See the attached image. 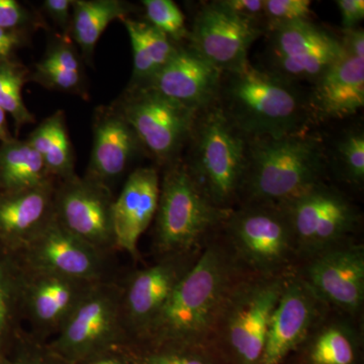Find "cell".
I'll use <instances>...</instances> for the list:
<instances>
[{"label":"cell","instance_id":"74e56055","mask_svg":"<svg viewBox=\"0 0 364 364\" xmlns=\"http://www.w3.org/2000/svg\"><path fill=\"white\" fill-rule=\"evenodd\" d=\"M223 6L265 35L264 0H221Z\"/></svg>","mask_w":364,"mask_h":364},{"label":"cell","instance_id":"7402d4cb","mask_svg":"<svg viewBox=\"0 0 364 364\" xmlns=\"http://www.w3.org/2000/svg\"><path fill=\"white\" fill-rule=\"evenodd\" d=\"M361 323L330 310L284 364H363Z\"/></svg>","mask_w":364,"mask_h":364},{"label":"cell","instance_id":"9c48e42d","mask_svg":"<svg viewBox=\"0 0 364 364\" xmlns=\"http://www.w3.org/2000/svg\"><path fill=\"white\" fill-rule=\"evenodd\" d=\"M114 104L159 166L181 159L198 112L148 87H127Z\"/></svg>","mask_w":364,"mask_h":364},{"label":"cell","instance_id":"4316f807","mask_svg":"<svg viewBox=\"0 0 364 364\" xmlns=\"http://www.w3.org/2000/svg\"><path fill=\"white\" fill-rule=\"evenodd\" d=\"M122 21L133 50V72L128 88L142 87L168 63L179 45L146 20H135L130 16Z\"/></svg>","mask_w":364,"mask_h":364},{"label":"cell","instance_id":"8992f818","mask_svg":"<svg viewBox=\"0 0 364 364\" xmlns=\"http://www.w3.org/2000/svg\"><path fill=\"white\" fill-rule=\"evenodd\" d=\"M289 275L247 274L233 287L208 341L225 364H262L270 320Z\"/></svg>","mask_w":364,"mask_h":364},{"label":"cell","instance_id":"9a60e30c","mask_svg":"<svg viewBox=\"0 0 364 364\" xmlns=\"http://www.w3.org/2000/svg\"><path fill=\"white\" fill-rule=\"evenodd\" d=\"M112 189L86 177L56 181L54 217L74 236L107 254L117 250Z\"/></svg>","mask_w":364,"mask_h":364},{"label":"cell","instance_id":"83f0119b","mask_svg":"<svg viewBox=\"0 0 364 364\" xmlns=\"http://www.w3.org/2000/svg\"><path fill=\"white\" fill-rule=\"evenodd\" d=\"M42 158L50 176L57 181L77 176L65 112L58 109L45 119L26 139Z\"/></svg>","mask_w":364,"mask_h":364},{"label":"cell","instance_id":"484cf974","mask_svg":"<svg viewBox=\"0 0 364 364\" xmlns=\"http://www.w3.org/2000/svg\"><path fill=\"white\" fill-rule=\"evenodd\" d=\"M134 6L123 0H73L68 37L85 63L92 65L95 46L112 21L130 18Z\"/></svg>","mask_w":364,"mask_h":364},{"label":"cell","instance_id":"7a4b0ae2","mask_svg":"<svg viewBox=\"0 0 364 364\" xmlns=\"http://www.w3.org/2000/svg\"><path fill=\"white\" fill-rule=\"evenodd\" d=\"M217 105L248 139L303 133L314 123L308 88L250 62L223 72Z\"/></svg>","mask_w":364,"mask_h":364},{"label":"cell","instance_id":"d4e9b609","mask_svg":"<svg viewBox=\"0 0 364 364\" xmlns=\"http://www.w3.org/2000/svg\"><path fill=\"white\" fill-rule=\"evenodd\" d=\"M85 61L68 36L51 38L44 56L30 70L28 82H35L49 90L88 97Z\"/></svg>","mask_w":364,"mask_h":364},{"label":"cell","instance_id":"277c9868","mask_svg":"<svg viewBox=\"0 0 364 364\" xmlns=\"http://www.w3.org/2000/svg\"><path fill=\"white\" fill-rule=\"evenodd\" d=\"M248 140L217 105L198 112L181 160L215 207L229 210L238 205Z\"/></svg>","mask_w":364,"mask_h":364},{"label":"cell","instance_id":"44dd1931","mask_svg":"<svg viewBox=\"0 0 364 364\" xmlns=\"http://www.w3.org/2000/svg\"><path fill=\"white\" fill-rule=\"evenodd\" d=\"M160 176L155 167H138L128 176L112 207L117 250L136 261L141 236L154 221L159 202Z\"/></svg>","mask_w":364,"mask_h":364},{"label":"cell","instance_id":"7bdbcfd3","mask_svg":"<svg viewBox=\"0 0 364 364\" xmlns=\"http://www.w3.org/2000/svg\"><path fill=\"white\" fill-rule=\"evenodd\" d=\"M346 54L364 60V31L363 28L342 30L340 37Z\"/></svg>","mask_w":364,"mask_h":364},{"label":"cell","instance_id":"cb8c5ba5","mask_svg":"<svg viewBox=\"0 0 364 364\" xmlns=\"http://www.w3.org/2000/svg\"><path fill=\"white\" fill-rule=\"evenodd\" d=\"M314 122L353 116L364 105V60L345 54L309 88Z\"/></svg>","mask_w":364,"mask_h":364},{"label":"cell","instance_id":"ee69618b","mask_svg":"<svg viewBox=\"0 0 364 364\" xmlns=\"http://www.w3.org/2000/svg\"><path fill=\"white\" fill-rule=\"evenodd\" d=\"M11 138L13 136H11L9 124H7L6 112L0 107V143L6 142Z\"/></svg>","mask_w":364,"mask_h":364},{"label":"cell","instance_id":"d6a6232c","mask_svg":"<svg viewBox=\"0 0 364 364\" xmlns=\"http://www.w3.org/2000/svg\"><path fill=\"white\" fill-rule=\"evenodd\" d=\"M334 161L342 179L353 188L364 183V132L360 127L349 129L335 144Z\"/></svg>","mask_w":364,"mask_h":364},{"label":"cell","instance_id":"4fadbf2b","mask_svg":"<svg viewBox=\"0 0 364 364\" xmlns=\"http://www.w3.org/2000/svg\"><path fill=\"white\" fill-rule=\"evenodd\" d=\"M200 250L156 258L151 267L122 277V312L131 346L145 340L177 284L195 264Z\"/></svg>","mask_w":364,"mask_h":364},{"label":"cell","instance_id":"1f68e13d","mask_svg":"<svg viewBox=\"0 0 364 364\" xmlns=\"http://www.w3.org/2000/svg\"><path fill=\"white\" fill-rule=\"evenodd\" d=\"M136 364H225L210 344L130 346Z\"/></svg>","mask_w":364,"mask_h":364},{"label":"cell","instance_id":"5b68a950","mask_svg":"<svg viewBox=\"0 0 364 364\" xmlns=\"http://www.w3.org/2000/svg\"><path fill=\"white\" fill-rule=\"evenodd\" d=\"M232 210L215 207L188 173L182 160L164 168L153 221L155 257L195 252L214 236Z\"/></svg>","mask_w":364,"mask_h":364},{"label":"cell","instance_id":"f1b7e54d","mask_svg":"<svg viewBox=\"0 0 364 364\" xmlns=\"http://www.w3.org/2000/svg\"><path fill=\"white\" fill-rule=\"evenodd\" d=\"M54 179L28 141L13 136L0 143V193L36 188Z\"/></svg>","mask_w":364,"mask_h":364},{"label":"cell","instance_id":"f546056e","mask_svg":"<svg viewBox=\"0 0 364 364\" xmlns=\"http://www.w3.org/2000/svg\"><path fill=\"white\" fill-rule=\"evenodd\" d=\"M21 318V267L14 254L0 248V350L6 341L20 338Z\"/></svg>","mask_w":364,"mask_h":364},{"label":"cell","instance_id":"3957f363","mask_svg":"<svg viewBox=\"0 0 364 364\" xmlns=\"http://www.w3.org/2000/svg\"><path fill=\"white\" fill-rule=\"evenodd\" d=\"M328 153L320 136L303 132L248 140L239 205H282L325 181Z\"/></svg>","mask_w":364,"mask_h":364},{"label":"cell","instance_id":"2e32d148","mask_svg":"<svg viewBox=\"0 0 364 364\" xmlns=\"http://www.w3.org/2000/svg\"><path fill=\"white\" fill-rule=\"evenodd\" d=\"M21 264V263H20ZM21 267V309L31 335L48 342L98 282Z\"/></svg>","mask_w":364,"mask_h":364},{"label":"cell","instance_id":"6da1fadb","mask_svg":"<svg viewBox=\"0 0 364 364\" xmlns=\"http://www.w3.org/2000/svg\"><path fill=\"white\" fill-rule=\"evenodd\" d=\"M247 274L219 230L205 242L195 264L177 284L145 340L138 345L208 344L227 296Z\"/></svg>","mask_w":364,"mask_h":364},{"label":"cell","instance_id":"b9f144b4","mask_svg":"<svg viewBox=\"0 0 364 364\" xmlns=\"http://www.w3.org/2000/svg\"><path fill=\"white\" fill-rule=\"evenodd\" d=\"M82 364H136V363L130 346H128L102 352Z\"/></svg>","mask_w":364,"mask_h":364},{"label":"cell","instance_id":"8fae6325","mask_svg":"<svg viewBox=\"0 0 364 364\" xmlns=\"http://www.w3.org/2000/svg\"><path fill=\"white\" fill-rule=\"evenodd\" d=\"M267 64L261 68L291 82L311 86L345 54L340 37L313 21L267 33Z\"/></svg>","mask_w":364,"mask_h":364},{"label":"cell","instance_id":"d6986e66","mask_svg":"<svg viewBox=\"0 0 364 364\" xmlns=\"http://www.w3.org/2000/svg\"><path fill=\"white\" fill-rule=\"evenodd\" d=\"M145 152L135 131L112 102L92 116V148L85 177L112 189L139 155Z\"/></svg>","mask_w":364,"mask_h":364},{"label":"cell","instance_id":"f6af8a7d","mask_svg":"<svg viewBox=\"0 0 364 364\" xmlns=\"http://www.w3.org/2000/svg\"><path fill=\"white\" fill-rule=\"evenodd\" d=\"M0 364H16L14 360L6 358L4 354L0 353Z\"/></svg>","mask_w":364,"mask_h":364},{"label":"cell","instance_id":"603a6c76","mask_svg":"<svg viewBox=\"0 0 364 364\" xmlns=\"http://www.w3.org/2000/svg\"><path fill=\"white\" fill-rule=\"evenodd\" d=\"M56 181L0 193V248L11 254L18 252L51 221Z\"/></svg>","mask_w":364,"mask_h":364},{"label":"cell","instance_id":"60d3db41","mask_svg":"<svg viewBox=\"0 0 364 364\" xmlns=\"http://www.w3.org/2000/svg\"><path fill=\"white\" fill-rule=\"evenodd\" d=\"M341 14L342 30L358 28L364 18L363 0H337Z\"/></svg>","mask_w":364,"mask_h":364},{"label":"cell","instance_id":"d590c367","mask_svg":"<svg viewBox=\"0 0 364 364\" xmlns=\"http://www.w3.org/2000/svg\"><path fill=\"white\" fill-rule=\"evenodd\" d=\"M47 23L40 11L16 1L0 0V28L32 35L39 28H47Z\"/></svg>","mask_w":364,"mask_h":364},{"label":"cell","instance_id":"5bb4252c","mask_svg":"<svg viewBox=\"0 0 364 364\" xmlns=\"http://www.w3.org/2000/svg\"><path fill=\"white\" fill-rule=\"evenodd\" d=\"M23 267L45 270L90 282L116 279L112 255L74 236L53 217L18 252Z\"/></svg>","mask_w":364,"mask_h":364},{"label":"cell","instance_id":"f35d334b","mask_svg":"<svg viewBox=\"0 0 364 364\" xmlns=\"http://www.w3.org/2000/svg\"><path fill=\"white\" fill-rule=\"evenodd\" d=\"M72 2L73 0H45L42 11L47 14L57 28L61 30L60 35L68 36L70 28Z\"/></svg>","mask_w":364,"mask_h":364},{"label":"cell","instance_id":"ffe728a7","mask_svg":"<svg viewBox=\"0 0 364 364\" xmlns=\"http://www.w3.org/2000/svg\"><path fill=\"white\" fill-rule=\"evenodd\" d=\"M223 72L188 44L176 54L146 86L163 97L200 112L217 105Z\"/></svg>","mask_w":364,"mask_h":364},{"label":"cell","instance_id":"e0dca14e","mask_svg":"<svg viewBox=\"0 0 364 364\" xmlns=\"http://www.w3.org/2000/svg\"><path fill=\"white\" fill-rule=\"evenodd\" d=\"M263 35L215 0L196 11L186 44L219 70L229 72L249 62L251 46Z\"/></svg>","mask_w":364,"mask_h":364},{"label":"cell","instance_id":"7c38bea8","mask_svg":"<svg viewBox=\"0 0 364 364\" xmlns=\"http://www.w3.org/2000/svg\"><path fill=\"white\" fill-rule=\"evenodd\" d=\"M298 273L333 311L360 318L364 304V246L348 239L299 261Z\"/></svg>","mask_w":364,"mask_h":364},{"label":"cell","instance_id":"52a82bcc","mask_svg":"<svg viewBox=\"0 0 364 364\" xmlns=\"http://www.w3.org/2000/svg\"><path fill=\"white\" fill-rule=\"evenodd\" d=\"M235 259L248 274L275 277L293 272L299 252L284 208L246 203L229 213L220 229Z\"/></svg>","mask_w":364,"mask_h":364},{"label":"cell","instance_id":"e575fe53","mask_svg":"<svg viewBox=\"0 0 364 364\" xmlns=\"http://www.w3.org/2000/svg\"><path fill=\"white\" fill-rule=\"evenodd\" d=\"M311 6L310 0H264L265 35L280 26L312 21Z\"/></svg>","mask_w":364,"mask_h":364},{"label":"cell","instance_id":"836d02e7","mask_svg":"<svg viewBox=\"0 0 364 364\" xmlns=\"http://www.w3.org/2000/svg\"><path fill=\"white\" fill-rule=\"evenodd\" d=\"M145 20L173 41L176 44H186L188 28L186 16L172 0H143Z\"/></svg>","mask_w":364,"mask_h":364},{"label":"cell","instance_id":"4dcf8cb0","mask_svg":"<svg viewBox=\"0 0 364 364\" xmlns=\"http://www.w3.org/2000/svg\"><path fill=\"white\" fill-rule=\"evenodd\" d=\"M28 75L30 69L18 59L0 63V107L13 117L16 134L26 124L36 121L21 95L23 85L28 82Z\"/></svg>","mask_w":364,"mask_h":364},{"label":"cell","instance_id":"ba28073f","mask_svg":"<svg viewBox=\"0 0 364 364\" xmlns=\"http://www.w3.org/2000/svg\"><path fill=\"white\" fill-rule=\"evenodd\" d=\"M48 346L69 364L131 346L122 312V279L98 282Z\"/></svg>","mask_w":364,"mask_h":364},{"label":"cell","instance_id":"8d00e7d4","mask_svg":"<svg viewBox=\"0 0 364 364\" xmlns=\"http://www.w3.org/2000/svg\"><path fill=\"white\" fill-rule=\"evenodd\" d=\"M16 345V364H69L56 355L47 342L35 338L28 332L21 333Z\"/></svg>","mask_w":364,"mask_h":364},{"label":"cell","instance_id":"30bf717a","mask_svg":"<svg viewBox=\"0 0 364 364\" xmlns=\"http://www.w3.org/2000/svg\"><path fill=\"white\" fill-rule=\"evenodd\" d=\"M293 228L299 261L353 238L360 225L358 208L338 189L316 184L282 205Z\"/></svg>","mask_w":364,"mask_h":364},{"label":"cell","instance_id":"ac0fdd59","mask_svg":"<svg viewBox=\"0 0 364 364\" xmlns=\"http://www.w3.org/2000/svg\"><path fill=\"white\" fill-rule=\"evenodd\" d=\"M330 310L298 273H289L270 320L262 364H284Z\"/></svg>","mask_w":364,"mask_h":364},{"label":"cell","instance_id":"ab89813d","mask_svg":"<svg viewBox=\"0 0 364 364\" xmlns=\"http://www.w3.org/2000/svg\"><path fill=\"white\" fill-rule=\"evenodd\" d=\"M30 38L28 33L0 28V63L16 59V52L30 44Z\"/></svg>","mask_w":364,"mask_h":364}]
</instances>
